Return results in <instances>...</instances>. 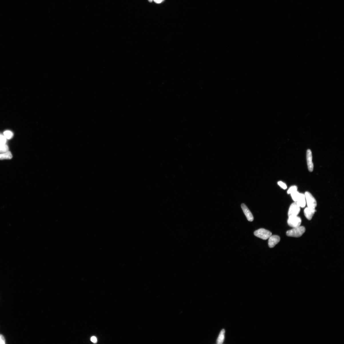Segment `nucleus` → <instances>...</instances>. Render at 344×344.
Wrapping results in <instances>:
<instances>
[{"instance_id": "nucleus-12", "label": "nucleus", "mask_w": 344, "mask_h": 344, "mask_svg": "<svg viewBox=\"0 0 344 344\" xmlns=\"http://www.w3.org/2000/svg\"><path fill=\"white\" fill-rule=\"evenodd\" d=\"M225 332V331L224 329H222L220 332L219 337L217 341V344H222L224 340Z\"/></svg>"}, {"instance_id": "nucleus-2", "label": "nucleus", "mask_w": 344, "mask_h": 344, "mask_svg": "<svg viewBox=\"0 0 344 344\" xmlns=\"http://www.w3.org/2000/svg\"><path fill=\"white\" fill-rule=\"evenodd\" d=\"M254 235L264 240H266L272 235V233L269 230L264 228L258 229L254 232Z\"/></svg>"}, {"instance_id": "nucleus-11", "label": "nucleus", "mask_w": 344, "mask_h": 344, "mask_svg": "<svg viewBox=\"0 0 344 344\" xmlns=\"http://www.w3.org/2000/svg\"><path fill=\"white\" fill-rule=\"evenodd\" d=\"M13 156L12 153L8 151L7 152L0 154V160H9L12 159Z\"/></svg>"}, {"instance_id": "nucleus-7", "label": "nucleus", "mask_w": 344, "mask_h": 344, "mask_svg": "<svg viewBox=\"0 0 344 344\" xmlns=\"http://www.w3.org/2000/svg\"><path fill=\"white\" fill-rule=\"evenodd\" d=\"M241 208L244 212L247 219L249 221L252 222L254 218L253 215L251 212L248 209L247 207L245 204H242L241 205Z\"/></svg>"}, {"instance_id": "nucleus-21", "label": "nucleus", "mask_w": 344, "mask_h": 344, "mask_svg": "<svg viewBox=\"0 0 344 344\" xmlns=\"http://www.w3.org/2000/svg\"><path fill=\"white\" fill-rule=\"evenodd\" d=\"M156 3H160L163 1V0H153Z\"/></svg>"}, {"instance_id": "nucleus-22", "label": "nucleus", "mask_w": 344, "mask_h": 344, "mask_svg": "<svg viewBox=\"0 0 344 344\" xmlns=\"http://www.w3.org/2000/svg\"><path fill=\"white\" fill-rule=\"evenodd\" d=\"M150 2H152L153 0H148Z\"/></svg>"}, {"instance_id": "nucleus-6", "label": "nucleus", "mask_w": 344, "mask_h": 344, "mask_svg": "<svg viewBox=\"0 0 344 344\" xmlns=\"http://www.w3.org/2000/svg\"><path fill=\"white\" fill-rule=\"evenodd\" d=\"M307 160L308 169L310 172L313 171L314 169V164L312 162V155L311 151L308 150L307 152Z\"/></svg>"}, {"instance_id": "nucleus-10", "label": "nucleus", "mask_w": 344, "mask_h": 344, "mask_svg": "<svg viewBox=\"0 0 344 344\" xmlns=\"http://www.w3.org/2000/svg\"><path fill=\"white\" fill-rule=\"evenodd\" d=\"M301 208L305 207L306 205V200L305 195L303 194H300L296 202Z\"/></svg>"}, {"instance_id": "nucleus-1", "label": "nucleus", "mask_w": 344, "mask_h": 344, "mask_svg": "<svg viewBox=\"0 0 344 344\" xmlns=\"http://www.w3.org/2000/svg\"><path fill=\"white\" fill-rule=\"evenodd\" d=\"M305 230L304 226H300L287 231L286 234L289 236L299 237L303 235Z\"/></svg>"}, {"instance_id": "nucleus-14", "label": "nucleus", "mask_w": 344, "mask_h": 344, "mask_svg": "<svg viewBox=\"0 0 344 344\" xmlns=\"http://www.w3.org/2000/svg\"><path fill=\"white\" fill-rule=\"evenodd\" d=\"M300 193L298 192L297 191H295L292 193L291 194V195L293 199L295 202L297 201L298 198L300 195Z\"/></svg>"}, {"instance_id": "nucleus-20", "label": "nucleus", "mask_w": 344, "mask_h": 344, "mask_svg": "<svg viewBox=\"0 0 344 344\" xmlns=\"http://www.w3.org/2000/svg\"><path fill=\"white\" fill-rule=\"evenodd\" d=\"M91 340L92 342L96 343L97 342V338L95 337H93L91 338Z\"/></svg>"}, {"instance_id": "nucleus-3", "label": "nucleus", "mask_w": 344, "mask_h": 344, "mask_svg": "<svg viewBox=\"0 0 344 344\" xmlns=\"http://www.w3.org/2000/svg\"><path fill=\"white\" fill-rule=\"evenodd\" d=\"M308 207L315 208L317 206V201L312 195L308 192L304 194Z\"/></svg>"}, {"instance_id": "nucleus-16", "label": "nucleus", "mask_w": 344, "mask_h": 344, "mask_svg": "<svg viewBox=\"0 0 344 344\" xmlns=\"http://www.w3.org/2000/svg\"><path fill=\"white\" fill-rule=\"evenodd\" d=\"M297 186H293L291 187L287 191V193L288 194H291L292 193L297 191Z\"/></svg>"}, {"instance_id": "nucleus-15", "label": "nucleus", "mask_w": 344, "mask_h": 344, "mask_svg": "<svg viewBox=\"0 0 344 344\" xmlns=\"http://www.w3.org/2000/svg\"><path fill=\"white\" fill-rule=\"evenodd\" d=\"M4 134L5 138L8 139L12 138L13 136V133L9 131H5Z\"/></svg>"}, {"instance_id": "nucleus-8", "label": "nucleus", "mask_w": 344, "mask_h": 344, "mask_svg": "<svg viewBox=\"0 0 344 344\" xmlns=\"http://www.w3.org/2000/svg\"><path fill=\"white\" fill-rule=\"evenodd\" d=\"M280 240V238L277 235L271 236L268 240V245L270 248H273L279 242Z\"/></svg>"}, {"instance_id": "nucleus-4", "label": "nucleus", "mask_w": 344, "mask_h": 344, "mask_svg": "<svg viewBox=\"0 0 344 344\" xmlns=\"http://www.w3.org/2000/svg\"><path fill=\"white\" fill-rule=\"evenodd\" d=\"M301 223V219L297 216H289L287 220L288 225L293 228L300 226Z\"/></svg>"}, {"instance_id": "nucleus-13", "label": "nucleus", "mask_w": 344, "mask_h": 344, "mask_svg": "<svg viewBox=\"0 0 344 344\" xmlns=\"http://www.w3.org/2000/svg\"><path fill=\"white\" fill-rule=\"evenodd\" d=\"M9 147L5 144H0V153H4L9 151Z\"/></svg>"}, {"instance_id": "nucleus-9", "label": "nucleus", "mask_w": 344, "mask_h": 344, "mask_svg": "<svg viewBox=\"0 0 344 344\" xmlns=\"http://www.w3.org/2000/svg\"><path fill=\"white\" fill-rule=\"evenodd\" d=\"M315 212V208L307 207L304 210V215L307 219L310 220L312 219Z\"/></svg>"}, {"instance_id": "nucleus-17", "label": "nucleus", "mask_w": 344, "mask_h": 344, "mask_svg": "<svg viewBox=\"0 0 344 344\" xmlns=\"http://www.w3.org/2000/svg\"><path fill=\"white\" fill-rule=\"evenodd\" d=\"M6 142V138L3 136L0 135V144H5Z\"/></svg>"}, {"instance_id": "nucleus-18", "label": "nucleus", "mask_w": 344, "mask_h": 344, "mask_svg": "<svg viewBox=\"0 0 344 344\" xmlns=\"http://www.w3.org/2000/svg\"><path fill=\"white\" fill-rule=\"evenodd\" d=\"M278 185L280 186L282 188H283L284 189H286L287 188V186L286 185V184L281 181H279L278 182Z\"/></svg>"}, {"instance_id": "nucleus-5", "label": "nucleus", "mask_w": 344, "mask_h": 344, "mask_svg": "<svg viewBox=\"0 0 344 344\" xmlns=\"http://www.w3.org/2000/svg\"><path fill=\"white\" fill-rule=\"evenodd\" d=\"M300 208L297 202H295L292 203L290 207L288 212L289 217L297 216L300 212Z\"/></svg>"}, {"instance_id": "nucleus-19", "label": "nucleus", "mask_w": 344, "mask_h": 344, "mask_svg": "<svg viewBox=\"0 0 344 344\" xmlns=\"http://www.w3.org/2000/svg\"><path fill=\"white\" fill-rule=\"evenodd\" d=\"M5 338L3 336L1 335H0V344H5Z\"/></svg>"}]
</instances>
